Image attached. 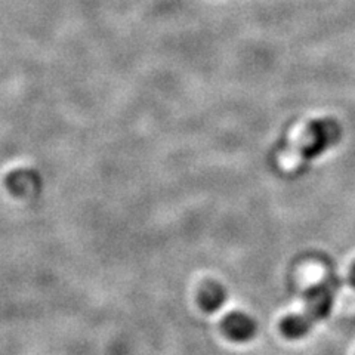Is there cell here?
<instances>
[{
	"mask_svg": "<svg viewBox=\"0 0 355 355\" xmlns=\"http://www.w3.org/2000/svg\"><path fill=\"white\" fill-rule=\"evenodd\" d=\"M340 137L342 129L335 119L323 117L309 121L291 144L287 151L283 153V162L301 164L314 160L330 147L335 146Z\"/></svg>",
	"mask_w": 355,
	"mask_h": 355,
	"instance_id": "obj_1",
	"label": "cell"
},
{
	"mask_svg": "<svg viewBox=\"0 0 355 355\" xmlns=\"http://www.w3.org/2000/svg\"><path fill=\"white\" fill-rule=\"evenodd\" d=\"M335 296L327 284H315L305 293V314L314 321L324 320L333 308Z\"/></svg>",
	"mask_w": 355,
	"mask_h": 355,
	"instance_id": "obj_2",
	"label": "cell"
},
{
	"mask_svg": "<svg viewBox=\"0 0 355 355\" xmlns=\"http://www.w3.org/2000/svg\"><path fill=\"white\" fill-rule=\"evenodd\" d=\"M224 335L232 342H248L257 335V323L244 313H230L220 323Z\"/></svg>",
	"mask_w": 355,
	"mask_h": 355,
	"instance_id": "obj_3",
	"label": "cell"
},
{
	"mask_svg": "<svg viewBox=\"0 0 355 355\" xmlns=\"http://www.w3.org/2000/svg\"><path fill=\"white\" fill-rule=\"evenodd\" d=\"M198 305L202 306L206 313H215V311L220 309V306L227 301V293L225 288L222 287L219 283L209 282L205 283L198 291Z\"/></svg>",
	"mask_w": 355,
	"mask_h": 355,
	"instance_id": "obj_4",
	"label": "cell"
},
{
	"mask_svg": "<svg viewBox=\"0 0 355 355\" xmlns=\"http://www.w3.org/2000/svg\"><path fill=\"white\" fill-rule=\"evenodd\" d=\"M314 321L311 320L305 313L304 314H292L282 320L280 331L287 339H301L306 336Z\"/></svg>",
	"mask_w": 355,
	"mask_h": 355,
	"instance_id": "obj_5",
	"label": "cell"
},
{
	"mask_svg": "<svg viewBox=\"0 0 355 355\" xmlns=\"http://www.w3.org/2000/svg\"><path fill=\"white\" fill-rule=\"evenodd\" d=\"M349 282L352 284V287H355V262L351 266V271H349Z\"/></svg>",
	"mask_w": 355,
	"mask_h": 355,
	"instance_id": "obj_6",
	"label": "cell"
}]
</instances>
